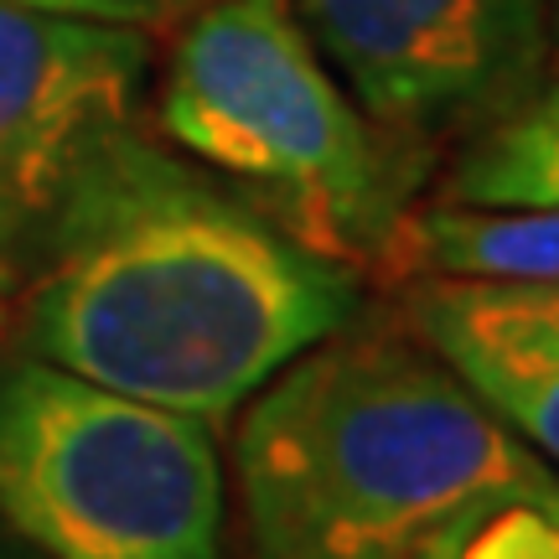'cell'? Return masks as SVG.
I'll return each instance as SVG.
<instances>
[{
  "label": "cell",
  "mask_w": 559,
  "mask_h": 559,
  "mask_svg": "<svg viewBox=\"0 0 559 559\" xmlns=\"http://www.w3.org/2000/svg\"><path fill=\"white\" fill-rule=\"evenodd\" d=\"M445 198L477 207H559V130L528 115L481 130L461 145Z\"/></svg>",
  "instance_id": "obj_9"
},
{
  "label": "cell",
  "mask_w": 559,
  "mask_h": 559,
  "mask_svg": "<svg viewBox=\"0 0 559 559\" xmlns=\"http://www.w3.org/2000/svg\"><path fill=\"white\" fill-rule=\"evenodd\" d=\"M555 477L404 321H347L234 430L243 559H415L466 502Z\"/></svg>",
  "instance_id": "obj_2"
},
{
  "label": "cell",
  "mask_w": 559,
  "mask_h": 559,
  "mask_svg": "<svg viewBox=\"0 0 559 559\" xmlns=\"http://www.w3.org/2000/svg\"><path fill=\"white\" fill-rule=\"evenodd\" d=\"M21 296L26 358L207 425L362 317L358 270L145 130L104 151Z\"/></svg>",
  "instance_id": "obj_1"
},
{
  "label": "cell",
  "mask_w": 559,
  "mask_h": 559,
  "mask_svg": "<svg viewBox=\"0 0 559 559\" xmlns=\"http://www.w3.org/2000/svg\"><path fill=\"white\" fill-rule=\"evenodd\" d=\"M0 332H5V296H0Z\"/></svg>",
  "instance_id": "obj_13"
},
{
  "label": "cell",
  "mask_w": 559,
  "mask_h": 559,
  "mask_svg": "<svg viewBox=\"0 0 559 559\" xmlns=\"http://www.w3.org/2000/svg\"><path fill=\"white\" fill-rule=\"evenodd\" d=\"M373 280H559V207L415 202Z\"/></svg>",
  "instance_id": "obj_8"
},
{
  "label": "cell",
  "mask_w": 559,
  "mask_h": 559,
  "mask_svg": "<svg viewBox=\"0 0 559 559\" xmlns=\"http://www.w3.org/2000/svg\"><path fill=\"white\" fill-rule=\"evenodd\" d=\"M523 115L559 130V0H555V16H549V62H544V79H539V88H534V99H528Z\"/></svg>",
  "instance_id": "obj_12"
},
{
  "label": "cell",
  "mask_w": 559,
  "mask_h": 559,
  "mask_svg": "<svg viewBox=\"0 0 559 559\" xmlns=\"http://www.w3.org/2000/svg\"><path fill=\"white\" fill-rule=\"evenodd\" d=\"M400 321L559 466V280H415Z\"/></svg>",
  "instance_id": "obj_7"
},
{
  "label": "cell",
  "mask_w": 559,
  "mask_h": 559,
  "mask_svg": "<svg viewBox=\"0 0 559 559\" xmlns=\"http://www.w3.org/2000/svg\"><path fill=\"white\" fill-rule=\"evenodd\" d=\"M415 559H559V472L466 502Z\"/></svg>",
  "instance_id": "obj_10"
},
{
  "label": "cell",
  "mask_w": 559,
  "mask_h": 559,
  "mask_svg": "<svg viewBox=\"0 0 559 559\" xmlns=\"http://www.w3.org/2000/svg\"><path fill=\"white\" fill-rule=\"evenodd\" d=\"M171 32L160 135L311 254L379 275L440 160L362 115L290 0H207Z\"/></svg>",
  "instance_id": "obj_3"
},
{
  "label": "cell",
  "mask_w": 559,
  "mask_h": 559,
  "mask_svg": "<svg viewBox=\"0 0 559 559\" xmlns=\"http://www.w3.org/2000/svg\"><path fill=\"white\" fill-rule=\"evenodd\" d=\"M213 425L62 373L0 368V523L41 559H223Z\"/></svg>",
  "instance_id": "obj_4"
},
{
  "label": "cell",
  "mask_w": 559,
  "mask_h": 559,
  "mask_svg": "<svg viewBox=\"0 0 559 559\" xmlns=\"http://www.w3.org/2000/svg\"><path fill=\"white\" fill-rule=\"evenodd\" d=\"M368 120L440 151L528 109L555 0H290Z\"/></svg>",
  "instance_id": "obj_5"
},
{
  "label": "cell",
  "mask_w": 559,
  "mask_h": 559,
  "mask_svg": "<svg viewBox=\"0 0 559 559\" xmlns=\"http://www.w3.org/2000/svg\"><path fill=\"white\" fill-rule=\"evenodd\" d=\"M11 5H32L47 16H73V21H109V26H135V32H160L187 21L207 0H11Z\"/></svg>",
  "instance_id": "obj_11"
},
{
  "label": "cell",
  "mask_w": 559,
  "mask_h": 559,
  "mask_svg": "<svg viewBox=\"0 0 559 559\" xmlns=\"http://www.w3.org/2000/svg\"><path fill=\"white\" fill-rule=\"evenodd\" d=\"M0 559H16V555H11V549H5V544H0Z\"/></svg>",
  "instance_id": "obj_14"
},
{
  "label": "cell",
  "mask_w": 559,
  "mask_h": 559,
  "mask_svg": "<svg viewBox=\"0 0 559 559\" xmlns=\"http://www.w3.org/2000/svg\"><path fill=\"white\" fill-rule=\"evenodd\" d=\"M151 37L0 0V296L41 270L104 151L140 130Z\"/></svg>",
  "instance_id": "obj_6"
}]
</instances>
